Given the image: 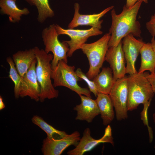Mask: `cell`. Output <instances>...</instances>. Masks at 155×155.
I'll return each mask as SVG.
<instances>
[{
  "instance_id": "obj_20",
  "label": "cell",
  "mask_w": 155,
  "mask_h": 155,
  "mask_svg": "<svg viewBox=\"0 0 155 155\" xmlns=\"http://www.w3.org/2000/svg\"><path fill=\"white\" fill-rule=\"evenodd\" d=\"M141 56V63L138 72L143 73L148 70L150 73L155 71V53L151 43H145L142 47L140 52Z\"/></svg>"
},
{
  "instance_id": "obj_6",
  "label": "cell",
  "mask_w": 155,
  "mask_h": 155,
  "mask_svg": "<svg viewBox=\"0 0 155 155\" xmlns=\"http://www.w3.org/2000/svg\"><path fill=\"white\" fill-rule=\"evenodd\" d=\"M42 37L45 46L44 51L47 53H52L53 58L51 62L52 69L57 67L59 62L63 61L67 62V53L69 48L65 41L60 42L58 39L59 35L54 24L50 25L44 28L41 33Z\"/></svg>"
},
{
  "instance_id": "obj_2",
  "label": "cell",
  "mask_w": 155,
  "mask_h": 155,
  "mask_svg": "<svg viewBox=\"0 0 155 155\" xmlns=\"http://www.w3.org/2000/svg\"><path fill=\"white\" fill-rule=\"evenodd\" d=\"M34 49L37 60L36 73L40 90L39 101L43 102L46 99L57 98L59 95L58 90L55 88L51 81V62L53 55L47 53L44 50L40 49L38 47Z\"/></svg>"
},
{
  "instance_id": "obj_5",
  "label": "cell",
  "mask_w": 155,
  "mask_h": 155,
  "mask_svg": "<svg viewBox=\"0 0 155 155\" xmlns=\"http://www.w3.org/2000/svg\"><path fill=\"white\" fill-rule=\"evenodd\" d=\"M74 66L68 65L67 63L59 61L55 69H52L51 77L53 81L54 87L63 86L75 92L79 96L83 95L91 97V92L87 88H82L78 84L82 79L74 71Z\"/></svg>"
},
{
  "instance_id": "obj_4",
  "label": "cell",
  "mask_w": 155,
  "mask_h": 155,
  "mask_svg": "<svg viewBox=\"0 0 155 155\" xmlns=\"http://www.w3.org/2000/svg\"><path fill=\"white\" fill-rule=\"evenodd\" d=\"M110 36L109 32L106 33L96 41L90 43H85L81 47L80 49L88 60L89 68L86 75L91 80L99 73L105 61Z\"/></svg>"
},
{
  "instance_id": "obj_11",
  "label": "cell",
  "mask_w": 155,
  "mask_h": 155,
  "mask_svg": "<svg viewBox=\"0 0 155 155\" xmlns=\"http://www.w3.org/2000/svg\"><path fill=\"white\" fill-rule=\"evenodd\" d=\"M122 48L126 63V73L129 75L137 73L135 63L140 49L145 43L142 39H137L131 34L125 37Z\"/></svg>"
},
{
  "instance_id": "obj_23",
  "label": "cell",
  "mask_w": 155,
  "mask_h": 155,
  "mask_svg": "<svg viewBox=\"0 0 155 155\" xmlns=\"http://www.w3.org/2000/svg\"><path fill=\"white\" fill-rule=\"evenodd\" d=\"M7 61L10 67L8 77L14 84V94L15 98L19 97V90L20 84L22 76L18 73L13 59L10 57L7 58Z\"/></svg>"
},
{
  "instance_id": "obj_24",
  "label": "cell",
  "mask_w": 155,
  "mask_h": 155,
  "mask_svg": "<svg viewBox=\"0 0 155 155\" xmlns=\"http://www.w3.org/2000/svg\"><path fill=\"white\" fill-rule=\"evenodd\" d=\"M75 71L77 75L87 83L90 92H92L95 96L96 97L98 93L93 81L90 79L80 68H78Z\"/></svg>"
},
{
  "instance_id": "obj_30",
  "label": "cell",
  "mask_w": 155,
  "mask_h": 155,
  "mask_svg": "<svg viewBox=\"0 0 155 155\" xmlns=\"http://www.w3.org/2000/svg\"><path fill=\"white\" fill-rule=\"evenodd\" d=\"M153 118L154 122V123H155V113H154L153 115ZM154 148H155V143H154Z\"/></svg>"
},
{
  "instance_id": "obj_10",
  "label": "cell",
  "mask_w": 155,
  "mask_h": 155,
  "mask_svg": "<svg viewBox=\"0 0 155 155\" xmlns=\"http://www.w3.org/2000/svg\"><path fill=\"white\" fill-rule=\"evenodd\" d=\"M80 138V133L77 131L59 139L54 140L47 137L43 141L42 152L44 155H61L69 146H76Z\"/></svg>"
},
{
  "instance_id": "obj_8",
  "label": "cell",
  "mask_w": 155,
  "mask_h": 155,
  "mask_svg": "<svg viewBox=\"0 0 155 155\" xmlns=\"http://www.w3.org/2000/svg\"><path fill=\"white\" fill-rule=\"evenodd\" d=\"M55 25L59 35H67L70 38L69 40H65L69 47V50L67 53V56L69 57H71L76 50L80 49L82 46L85 43L89 38L101 35L103 33L100 29L92 27L86 30L69 28L65 29L57 24Z\"/></svg>"
},
{
  "instance_id": "obj_16",
  "label": "cell",
  "mask_w": 155,
  "mask_h": 155,
  "mask_svg": "<svg viewBox=\"0 0 155 155\" xmlns=\"http://www.w3.org/2000/svg\"><path fill=\"white\" fill-rule=\"evenodd\" d=\"M95 101L99 109L101 118L104 125H108L115 117L114 106L109 94L98 93Z\"/></svg>"
},
{
  "instance_id": "obj_19",
  "label": "cell",
  "mask_w": 155,
  "mask_h": 155,
  "mask_svg": "<svg viewBox=\"0 0 155 155\" xmlns=\"http://www.w3.org/2000/svg\"><path fill=\"white\" fill-rule=\"evenodd\" d=\"M16 0H0V13L6 14L9 17L10 22H18L21 20V17L27 15L30 13L27 8H19L16 3Z\"/></svg>"
},
{
  "instance_id": "obj_25",
  "label": "cell",
  "mask_w": 155,
  "mask_h": 155,
  "mask_svg": "<svg viewBox=\"0 0 155 155\" xmlns=\"http://www.w3.org/2000/svg\"><path fill=\"white\" fill-rule=\"evenodd\" d=\"M146 27L152 37H155V13L151 16L150 20L146 22Z\"/></svg>"
},
{
  "instance_id": "obj_27",
  "label": "cell",
  "mask_w": 155,
  "mask_h": 155,
  "mask_svg": "<svg viewBox=\"0 0 155 155\" xmlns=\"http://www.w3.org/2000/svg\"><path fill=\"white\" fill-rule=\"evenodd\" d=\"M141 1L145 3H148V0H126L125 5L126 7L129 8L134 5L137 2Z\"/></svg>"
},
{
  "instance_id": "obj_7",
  "label": "cell",
  "mask_w": 155,
  "mask_h": 155,
  "mask_svg": "<svg viewBox=\"0 0 155 155\" xmlns=\"http://www.w3.org/2000/svg\"><path fill=\"white\" fill-rule=\"evenodd\" d=\"M113 102L117 120L128 117V89L127 76L116 80L109 94Z\"/></svg>"
},
{
  "instance_id": "obj_21",
  "label": "cell",
  "mask_w": 155,
  "mask_h": 155,
  "mask_svg": "<svg viewBox=\"0 0 155 155\" xmlns=\"http://www.w3.org/2000/svg\"><path fill=\"white\" fill-rule=\"evenodd\" d=\"M32 122L44 131L49 138L58 140L63 138L68 134L64 131L58 130L50 125L41 117L34 115L31 119Z\"/></svg>"
},
{
  "instance_id": "obj_26",
  "label": "cell",
  "mask_w": 155,
  "mask_h": 155,
  "mask_svg": "<svg viewBox=\"0 0 155 155\" xmlns=\"http://www.w3.org/2000/svg\"><path fill=\"white\" fill-rule=\"evenodd\" d=\"M146 77L150 82L154 92H155V71L153 73L144 72Z\"/></svg>"
},
{
  "instance_id": "obj_9",
  "label": "cell",
  "mask_w": 155,
  "mask_h": 155,
  "mask_svg": "<svg viewBox=\"0 0 155 155\" xmlns=\"http://www.w3.org/2000/svg\"><path fill=\"white\" fill-rule=\"evenodd\" d=\"M91 133V131L89 128H86L78 144L74 148L69 150L67 154L68 155H83L102 143H109L114 146L112 129L109 125L105 128L103 136L99 139H96L93 138Z\"/></svg>"
},
{
  "instance_id": "obj_22",
  "label": "cell",
  "mask_w": 155,
  "mask_h": 155,
  "mask_svg": "<svg viewBox=\"0 0 155 155\" xmlns=\"http://www.w3.org/2000/svg\"><path fill=\"white\" fill-rule=\"evenodd\" d=\"M30 5L36 6L37 9V20L40 23H43L48 18L54 16V12L51 8L48 0H25Z\"/></svg>"
},
{
  "instance_id": "obj_13",
  "label": "cell",
  "mask_w": 155,
  "mask_h": 155,
  "mask_svg": "<svg viewBox=\"0 0 155 155\" xmlns=\"http://www.w3.org/2000/svg\"><path fill=\"white\" fill-rule=\"evenodd\" d=\"M121 41L117 46L109 47L105 57V61L109 63L115 81L124 77L126 74V61Z\"/></svg>"
},
{
  "instance_id": "obj_3",
  "label": "cell",
  "mask_w": 155,
  "mask_h": 155,
  "mask_svg": "<svg viewBox=\"0 0 155 155\" xmlns=\"http://www.w3.org/2000/svg\"><path fill=\"white\" fill-rule=\"evenodd\" d=\"M128 111L137 108L140 104L150 103L155 92L144 72L127 76Z\"/></svg>"
},
{
  "instance_id": "obj_12",
  "label": "cell",
  "mask_w": 155,
  "mask_h": 155,
  "mask_svg": "<svg viewBox=\"0 0 155 155\" xmlns=\"http://www.w3.org/2000/svg\"><path fill=\"white\" fill-rule=\"evenodd\" d=\"M36 58L32 63L26 73L22 77L19 90V97L28 96L36 102L40 100V87L36 73Z\"/></svg>"
},
{
  "instance_id": "obj_14",
  "label": "cell",
  "mask_w": 155,
  "mask_h": 155,
  "mask_svg": "<svg viewBox=\"0 0 155 155\" xmlns=\"http://www.w3.org/2000/svg\"><path fill=\"white\" fill-rule=\"evenodd\" d=\"M114 7L111 6L105 9L98 13L92 14H82L79 12L80 6L78 3L74 5V12L73 18L69 24L68 28H74L80 26H88L100 29L102 20L100 18Z\"/></svg>"
},
{
  "instance_id": "obj_18",
  "label": "cell",
  "mask_w": 155,
  "mask_h": 155,
  "mask_svg": "<svg viewBox=\"0 0 155 155\" xmlns=\"http://www.w3.org/2000/svg\"><path fill=\"white\" fill-rule=\"evenodd\" d=\"M94 83L98 93L109 94L115 82L111 68L103 67L92 80Z\"/></svg>"
},
{
  "instance_id": "obj_15",
  "label": "cell",
  "mask_w": 155,
  "mask_h": 155,
  "mask_svg": "<svg viewBox=\"0 0 155 155\" xmlns=\"http://www.w3.org/2000/svg\"><path fill=\"white\" fill-rule=\"evenodd\" d=\"M79 96L81 103L73 108V110L77 112L75 119L91 123L96 116L100 114L95 100L83 95Z\"/></svg>"
},
{
  "instance_id": "obj_28",
  "label": "cell",
  "mask_w": 155,
  "mask_h": 155,
  "mask_svg": "<svg viewBox=\"0 0 155 155\" xmlns=\"http://www.w3.org/2000/svg\"><path fill=\"white\" fill-rule=\"evenodd\" d=\"M5 107V104L3 101V99L1 96H0V110H2Z\"/></svg>"
},
{
  "instance_id": "obj_1",
  "label": "cell",
  "mask_w": 155,
  "mask_h": 155,
  "mask_svg": "<svg viewBox=\"0 0 155 155\" xmlns=\"http://www.w3.org/2000/svg\"><path fill=\"white\" fill-rule=\"evenodd\" d=\"M142 2H137L128 8L124 5L122 12L117 14L113 8L111 11L112 23L109 30L110 38L109 47L117 46L127 35L140 37L141 33L140 22L137 21V16Z\"/></svg>"
},
{
  "instance_id": "obj_17",
  "label": "cell",
  "mask_w": 155,
  "mask_h": 155,
  "mask_svg": "<svg viewBox=\"0 0 155 155\" xmlns=\"http://www.w3.org/2000/svg\"><path fill=\"white\" fill-rule=\"evenodd\" d=\"M12 57L17 70L22 77L26 73L32 63L36 59L34 48L19 51L13 54Z\"/></svg>"
},
{
  "instance_id": "obj_29",
  "label": "cell",
  "mask_w": 155,
  "mask_h": 155,
  "mask_svg": "<svg viewBox=\"0 0 155 155\" xmlns=\"http://www.w3.org/2000/svg\"><path fill=\"white\" fill-rule=\"evenodd\" d=\"M151 44L155 53V39L154 37H152L151 40Z\"/></svg>"
}]
</instances>
